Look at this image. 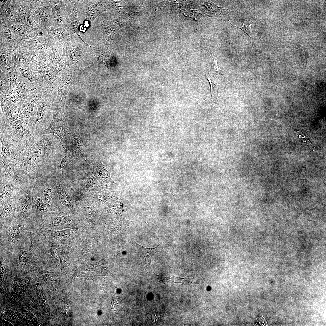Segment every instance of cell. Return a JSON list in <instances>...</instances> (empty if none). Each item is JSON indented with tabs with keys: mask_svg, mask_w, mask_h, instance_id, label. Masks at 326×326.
I'll return each mask as SVG.
<instances>
[{
	"mask_svg": "<svg viewBox=\"0 0 326 326\" xmlns=\"http://www.w3.org/2000/svg\"><path fill=\"white\" fill-rule=\"evenodd\" d=\"M101 25L103 32L104 40L106 41L111 40L116 33L124 24L120 20H107L103 19L101 22Z\"/></svg>",
	"mask_w": 326,
	"mask_h": 326,
	"instance_id": "cell-11",
	"label": "cell"
},
{
	"mask_svg": "<svg viewBox=\"0 0 326 326\" xmlns=\"http://www.w3.org/2000/svg\"><path fill=\"white\" fill-rule=\"evenodd\" d=\"M18 27H14L13 28L14 30L18 32H21V28H20Z\"/></svg>",
	"mask_w": 326,
	"mask_h": 326,
	"instance_id": "cell-25",
	"label": "cell"
},
{
	"mask_svg": "<svg viewBox=\"0 0 326 326\" xmlns=\"http://www.w3.org/2000/svg\"><path fill=\"white\" fill-rule=\"evenodd\" d=\"M0 136L13 150L19 152L25 151L39 141L31 133L25 119L10 122L1 118Z\"/></svg>",
	"mask_w": 326,
	"mask_h": 326,
	"instance_id": "cell-2",
	"label": "cell"
},
{
	"mask_svg": "<svg viewBox=\"0 0 326 326\" xmlns=\"http://www.w3.org/2000/svg\"><path fill=\"white\" fill-rule=\"evenodd\" d=\"M56 190L58 200L63 205L70 208L71 206L70 197L65 188L62 185L56 186Z\"/></svg>",
	"mask_w": 326,
	"mask_h": 326,
	"instance_id": "cell-16",
	"label": "cell"
},
{
	"mask_svg": "<svg viewBox=\"0 0 326 326\" xmlns=\"http://www.w3.org/2000/svg\"><path fill=\"white\" fill-rule=\"evenodd\" d=\"M86 15L85 25H91L95 18L103 12L106 11L111 5V3L103 0H86Z\"/></svg>",
	"mask_w": 326,
	"mask_h": 326,
	"instance_id": "cell-8",
	"label": "cell"
},
{
	"mask_svg": "<svg viewBox=\"0 0 326 326\" xmlns=\"http://www.w3.org/2000/svg\"><path fill=\"white\" fill-rule=\"evenodd\" d=\"M34 229L31 222L19 218L0 225V249L11 251L21 248Z\"/></svg>",
	"mask_w": 326,
	"mask_h": 326,
	"instance_id": "cell-3",
	"label": "cell"
},
{
	"mask_svg": "<svg viewBox=\"0 0 326 326\" xmlns=\"http://www.w3.org/2000/svg\"><path fill=\"white\" fill-rule=\"evenodd\" d=\"M53 17L54 22L57 24H60L62 23L63 18L61 14L53 12Z\"/></svg>",
	"mask_w": 326,
	"mask_h": 326,
	"instance_id": "cell-22",
	"label": "cell"
},
{
	"mask_svg": "<svg viewBox=\"0 0 326 326\" xmlns=\"http://www.w3.org/2000/svg\"><path fill=\"white\" fill-rule=\"evenodd\" d=\"M79 0H75L73 9L72 13L66 22V26L67 30L71 35L76 34L81 36L80 34L81 24L78 17V5Z\"/></svg>",
	"mask_w": 326,
	"mask_h": 326,
	"instance_id": "cell-12",
	"label": "cell"
},
{
	"mask_svg": "<svg viewBox=\"0 0 326 326\" xmlns=\"http://www.w3.org/2000/svg\"><path fill=\"white\" fill-rule=\"evenodd\" d=\"M296 134L304 142L310 146H312L311 142L308 139L306 136L299 131L296 130Z\"/></svg>",
	"mask_w": 326,
	"mask_h": 326,
	"instance_id": "cell-21",
	"label": "cell"
},
{
	"mask_svg": "<svg viewBox=\"0 0 326 326\" xmlns=\"http://www.w3.org/2000/svg\"><path fill=\"white\" fill-rule=\"evenodd\" d=\"M0 142L2 144L0 159L4 165V175L11 176L13 172L12 149L10 145L1 136Z\"/></svg>",
	"mask_w": 326,
	"mask_h": 326,
	"instance_id": "cell-10",
	"label": "cell"
},
{
	"mask_svg": "<svg viewBox=\"0 0 326 326\" xmlns=\"http://www.w3.org/2000/svg\"><path fill=\"white\" fill-rule=\"evenodd\" d=\"M39 14L41 17H44L46 16V13L44 10H42L40 12Z\"/></svg>",
	"mask_w": 326,
	"mask_h": 326,
	"instance_id": "cell-24",
	"label": "cell"
},
{
	"mask_svg": "<svg viewBox=\"0 0 326 326\" xmlns=\"http://www.w3.org/2000/svg\"><path fill=\"white\" fill-rule=\"evenodd\" d=\"M33 184L32 188L39 193L50 211L53 212L58 204L56 187L54 186L47 177H43Z\"/></svg>",
	"mask_w": 326,
	"mask_h": 326,
	"instance_id": "cell-4",
	"label": "cell"
},
{
	"mask_svg": "<svg viewBox=\"0 0 326 326\" xmlns=\"http://www.w3.org/2000/svg\"><path fill=\"white\" fill-rule=\"evenodd\" d=\"M234 27L241 29L249 36L252 30L254 27V23L251 21L244 20L243 24L241 27Z\"/></svg>",
	"mask_w": 326,
	"mask_h": 326,
	"instance_id": "cell-20",
	"label": "cell"
},
{
	"mask_svg": "<svg viewBox=\"0 0 326 326\" xmlns=\"http://www.w3.org/2000/svg\"><path fill=\"white\" fill-rule=\"evenodd\" d=\"M0 225H5L18 218L15 200L0 202Z\"/></svg>",
	"mask_w": 326,
	"mask_h": 326,
	"instance_id": "cell-9",
	"label": "cell"
},
{
	"mask_svg": "<svg viewBox=\"0 0 326 326\" xmlns=\"http://www.w3.org/2000/svg\"><path fill=\"white\" fill-rule=\"evenodd\" d=\"M63 147L64 149L65 155L61 161L59 167L62 169L63 176L66 177L72 170L75 159L71 156L68 149Z\"/></svg>",
	"mask_w": 326,
	"mask_h": 326,
	"instance_id": "cell-15",
	"label": "cell"
},
{
	"mask_svg": "<svg viewBox=\"0 0 326 326\" xmlns=\"http://www.w3.org/2000/svg\"><path fill=\"white\" fill-rule=\"evenodd\" d=\"M54 134L43 135L31 147L14 154L13 174L23 182L32 184L43 178L50 168L56 149Z\"/></svg>",
	"mask_w": 326,
	"mask_h": 326,
	"instance_id": "cell-1",
	"label": "cell"
},
{
	"mask_svg": "<svg viewBox=\"0 0 326 326\" xmlns=\"http://www.w3.org/2000/svg\"><path fill=\"white\" fill-rule=\"evenodd\" d=\"M4 35L5 37L8 40L10 41H12L13 36L11 32L8 28L5 30Z\"/></svg>",
	"mask_w": 326,
	"mask_h": 326,
	"instance_id": "cell-23",
	"label": "cell"
},
{
	"mask_svg": "<svg viewBox=\"0 0 326 326\" xmlns=\"http://www.w3.org/2000/svg\"><path fill=\"white\" fill-rule=\"evenodd\" d=\"M53 116L49 127L44 133V135L51 133L57 135L62 140L68 131V124L62 111L64 110L60 106L54 107Z\"/></svg>",
	"mask_w": 326,
	"mask_h": 326,
	"instance_id": "cell-7",
	"label": "cell"
},
{
	"mask_svg": "<svg viewBox=\"0 0 326 326\" xmlns=\"http://www.w3.org/2000/svg\"><path fill=\"white\" fill-rule=\"evenodd\" d=\"M130 243L134 245L136 247L140 250L142 253L146 261L149 258H151L152 259L153 256L157 252L156 248L161 244L155 248H146L139 245L134 241H131Z\"/></svg>",
	"mask_w": 326,
	"mask_h": 326,
	"instance_id": "cell-17",
	"label": "cell"
},
{
	"mask_svg": "<svg viewBox=\"0 0 326 326\" xmlns=\"http://www.w3.org/2000/svg\"><path fill=\"white\" fill-rule=\"evenodd\" d=\"M2 107L5 116V119L10 122H13L24 119L20 107L11 104H3Z\"/></svg>",
	"mask_w": 326,
	"mask_h": 326,
	"instance_id": "cell-14",
	"label": "cell"
},
{
	"mask_svg": "<svg viewBox=\"0 0 326 326\" xmlns=\"http://www.w3.org/2000/svg\"><path fill=\"white\" fill-rule=\"evenodd\" d=\"M15 200L18 218L30 222L33 226L31 185L24 186Z\"/></svg>",
	"mask_w": 326,
	"mask_h": 326,
	"instance_id": "cell-5",
	"label": "cell"
},
{
	"mask_svg": "<svg viewBox=\"0 0 326 326\" xmlns=\"http://www.w3.org/2000/svg\"><path fill=\"white\" fill-rule=\"evenodd\" d=\"M7 11L6 12V13H8L7 14H9L10 15H11V14H12V13L11 12V11H8V10H7Z\"/></svg>",
	"mask_w": 326,
	"mask_h": 326,
	"instance_id": "cell-26",
	"label": "cell"
},
{
	"mask_svg": "<svg viewBox=\"0 0 326 326\" xmlns=\"http://www.w3.org/2000/svg\"><path fill=\"white\" fill-rule=\"evenodd\" d=\"M110 173L101 162H96L94 165L93 174L101 186L110 187L114 183L110 177Z\"/></svg>",
	"mask_w": 326,
	"mask_h": 326,
	"instance_id": "cell-13",
	"label": "cell"
},
{
	"mask_svg": "<svg viewBox=\"0 0 326 326\" xmlns=\"http://www.w3.org/2000/svg\"><path fill=\"white\" fill-rule=\"evenodd\" d=\"M0 181V202L15 200L23 187L27 185L13 175L11 176L4 175Z\"/></svg>",
	"mask_w": 326,
	"mask_h": 326,
	"instance_id": "cell-6",
	"label": "cell"
},
{
	"mask_svg": "<svg viewBox=\"0 0 326 326\" xmlns=\"http://www.w3.org/2000/svg\"><path fill=\"white\" fill-rule=\"evenodd\" d=\"M86 188L88 191H93L99 187L98 183L93 176L88 177L86 181Z\"/></svg>",
	"mask_w": 326,
	"mask_h": 326,
	"instance_id": "cell-19",
	"label": "cell"
},
{
	"mask_svg": "<svg viewBox=\"0 0 326 326\" xmlns=\"http://www.w3.org/2000/svg\"><path fill=\"white\" fill-rule=\"evenodd\" d=\"M165 278L167 279H169L166 280L169 281H171L174 283H181L185 285L189 284L192 282L189 276L182 278L171 275V276L170 277H166Z\"/></svg>",
	"mask_w": 326,
	"mask_h": 326,
	"instance_id": "cell-18",
	"label": "cell"
}]
</instances>
